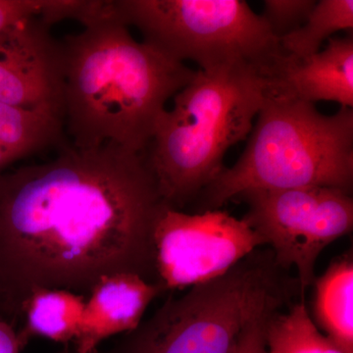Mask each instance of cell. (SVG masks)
<instances>
[{"label":"cell","mask_w":353,"mask_h":353,"mask_svg":"<svg viewBox=\"0 0 353 353\" xmlns=\"http://www.w3.org/2000/svg\"><path fill=\"white\" fill-rule=\"evenodd\" d=\"M269 92L315 104L353 108V37L331 38L326 48L305 58L285 54L269 77Z\"/></svg>","instance_id":"cell-10"},{"label":"cell","mask_w":353,"mask_h":353,"mask_svg":"<svg viewBox=\"0 0 353 353\" xmlns=\"http://www.w3.org/2000/svg\"><path fill=\"white\" fill-rule=\"evenodd\" d=\"M34 17L0 32V102L63 117V50Z\"/></svg>","instance_id":"cell-9"},{"label":"cell","mask_w":353,"mask_h":353,"mask_svg":"<svg viewBox=\"0 0 353 353\" xmlns=\"http://www.w3.org/2000/svg\"><path fill=\"white\" fill-rule=\"evenodd\" d=\"M157 283L134 274H115L99 281L85 301L77 353H94L102 341L134 331L148 305L164 292Z\"/></svg>","instance_id":"cell-11"},{"label":"cell","mask_w":353,"mask_h":353,"mask_svg":"<svg viewBox=\"0 0 353 353\" xmlns=\"http://www.w3.org/2000/svg\"><path fill=\"white\" fill-rule=\"evenodd\" d=\"M48 0H0V32L32 18L43 17Z\"/></svg>","instance_id":"cell-18"},{"label":"cell","mask_w":353,"mask_h":353,"mask_svg":"<svg viewBox=\"0 0 353 353\" xmlns=\"http://www.w3.org/2000/svg\"><path fill=\"white\" fill-rule=\"evenodd\" d=\"M281 267L253 252L225 275L165 301L126 334L119 353H234L246 330L278 312L287 296Z\"/></svg>","instance_id":"cell-5"},{"label":"cell","mask_w":353,"mask_h":353,"mask_svg":"<svg viewBox=\"0 0 353 353\" xmlns=\"http://www.w3.org/2000/svg\"><path fill=\"white\" fill-rule=\"evenodd\" d=\"M267 353H345L320 331L305 304L276 312L266 325Z\"/></svg>","instance_id":"cell-15"},{"label":"cell","mask_w":353,"mask_h":353,"mask_svg":"<svg viewBox=\"0 0 353 353\" xmlns=\"http://www.w3.org/2000/svg\"><path fill=\"white\" fill-rule=\"evenodd\" d=\"M315 4V0H265L259 15L272 34L280 39L303 26Z\"/></svg>","instance_id":"cell-17"},{"label":"cell","mask_w":353,"mask_h":353,"mask_svg":"<svg viewBox=\"0 0 353 353\" xmlns=\"http://www.w3.org/2000/svg\"><path fill=\"white\" fill-rule=\"evenodd\" d=\"M87 296L65 290H34L23 307V328L18 336L23 347L32 336L57 343L75 341L80 333Z\"/></svg>","instance_id":"cell-13"},{"label":"cell","mask_w":353,"mask_h":353,"mask_svg":"<svg viewBox=\"0 0 353 353\" xmlns=\"http://www.w3.org/2000/svg\"><path fill=\"white\" fill-rule=\"evenodd\" d=\"M315 323L322 333L345 353H353V262L334 260L316 280Z\"/></svg>","instance_id":"cell-14"},{"label":"cell","mask_w":353,"mask_h":353,"mask_svg":"<svg viewBox=\"0 0 353 353\" xmlns=\"http://www.w3.org/2000/svg\"><path fill=\"white\" fill-rule=\"evenodd\" d=\"M163 201L145 152L62 145L0 174V319L13 327L32 292L88 294L102 279L157 283L152 232Z\"/></svg>","instance_id":"cell-1"},{"label":"cell","mask_w":353,"mask_h":353,"mask_svg":"<svg viewBox=\"0 0 353 353\" xmlns=\"http://www.w3.org/2000/svg\"><path fill=\"white\" fill-rule=\"evenodd\" d=\"M272 315L253 323L252 326L246 330L234 353H267L266 325Z\"/></svg>","instance_id":"cell-19"},{"label":"cell","mask_w":353,"mask_h":353,"mask_svg":"<svg viewBox=\"0 0 353 353\" xmlns=\"http://www.w3.org/2000/svg\"><path fill=\"white\" fill-rule=\"evenodd\" d=\"M353 30V0H320L296 31L280 39L285 54L305 58L317 53L322 43L340 31Z\"/></svg>","instance_id":"cell-16"},{"label":"cell","mask_w":353,"mask_h":353,"mask_svg":"<svg viewBox=\"0 0 353 353\" xmlns=\"http://www.w3.org/2000/svg\"><path fill=\"white\" fill-rule=\"evenodd\" d=\"M64 121L50 111L0 102V174L22 158L62 145Z\"/></svg>","instance_id":"cell-12"},{"label":"cell","mask_w":353,"mask_h":353,"mask_svg":"<svg viewBox=\"0 0 353 353\" xmlns=\"http://www.w3.org/2000/svg\"><path fill=\"white\" fill-rule=\"evenodd\" d=\"M23 347L15 327L0 319V353H20Z\"/></svg>","instance_id":"cell-20"},{"label":"cell","mask_w":353,"mask_h":353,"mask_svg":"<svg viewBox=\"0 0 353 353\" xmlns=\"http://www.w3.org/2000/svg\"><path fill=\"white\" fill-rule=\"evenodd\" d=\"M152 241L157 283L164 290L219 278L265 245L243 218L220 209L189 214L166 204L155 220Z\"/></svg>","instance_id":"cell-8"},{"label":"cell","mask_w":353,"mask_h":353,"mask_svg":"<svg viewBox=\"0 0 353 353\" xmlns=\"http://www.w3.org/2000/svg\"><path fill=\"white\" fill-rule=\"evenodd\" d=\"M240 197L248 206L243 219L272 246L276 263L296 267L301 294L315 281L320 253L352 231V197L343 190H259Z\"/></svg>","instance_id":"cell-7"},{"label":"cell","mask_w":353,"mask_h":353,"mask_svg":"<svg viewBox=\"0 0 353 353\" xmlns=\"http://www.w3.org/2000/svg\"><path fill=\"white\" fill-rule=\"evenodd\" d=\"M269 79L248 64L202 71L173 97L146 150L162 201L180 209L224 170L228 150L250 134Z\"/></svg>","instance_id":"cell-3"},{"label":"cell","mask_w":353,"mask_h":353,"mask_svg":"<svg viewBox=\"0 0 353 353\" xmlns=\"http://www.w3.org/2000/svg\"><path fill=\"white\" fill-rule=\"evenodd\" d=\"M111 6L124 24L138 28L145 43L202 71L248 64L269 78L285 54L245 0H117Z\"/></svg>","instance_id":"cell-6"},{"label":"cell","mask_w":353,"mask_h":353,"mask_svg":"<svg viewBox=\"0 0 353 353\" xmlns=\"http://www.w3.org/2000/svg\"><path fill=\"white\" fill-rule=\"evenodd\" d=\"M250 134L238 161L197 196L202 211L250 190L329 188L352 194L353 108L326 115L315 104L268 88Z\"/></svg>","instance_id":"cell-4"},{"label":"cell","mask_w":353,"mask_h":353,"mask_svg":"<svg viewBox=\"0 0 353 353\" xmlns=\"http://www.w3.org/2000/svg\"><path fill=\"white\" fill-rule=\"evenodd\" d=\"M64 37L63 121L74 148L105 143L143 153L161 114L196 74L185 63L132 38L111 1H90Z\"/></svg>","instance_id":"cell-2"}]
</instances>
